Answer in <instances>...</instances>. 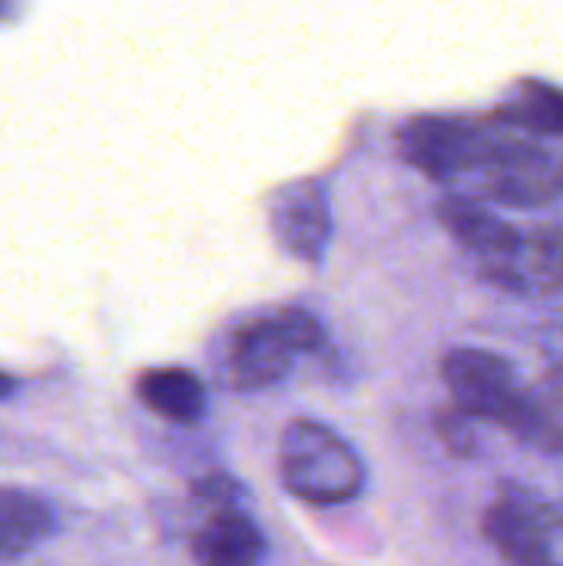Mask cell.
<instances>
[{"label": "cell", "instance_id": "1", "mask_svg": "<svg viewBox=\"0 0 563 566\" xmlns=\"http://www.w3.org/2000/svg\"><path fill=\"white\" fill-rule=\"evenodd\" d=\"M405 159L438 182H471L475 199L544 209L563 199V153L504 116H421L402 129Z\"/></svg>", "mask_w": 563, "mask_h": 566}, {"label": "cell", "instance_id": "4", "mask_svg": "<svg viewBox=\"0 0 563 566\" xmlns=\"http://www.w3.org/2000/svg\"><path fill=\"white\" fill-rule=\"evenodd\" d=\"M441 378L458 411L478 424H494L524 444L531 441V388L521 385L508 358L484 348H451L441 358Z\"/></svg>", "mask_w": 563, "mask_h": 566}, {"label": "cell", "instance_id": "2", "mask_svg": "<svg viewBox=\"0 0 563 566\" xmlns=\"http://www.w3.org/2000/svg\"><path fill=\"white\" fill-rule=\"evenodd\" d=\"M438 219L455 242L471 255L478 275L511 295L548 298L563 295V232L561 226L521 229L475 196H448Z\"/></svg>", "mask_w": 563, "mask_h": 566}, {"label": "cell", "instance_id": "8", "mask_svg": "<svg viewBox=\"0 0 563 566\" xmlns=\"http://www.w3.org/2000/svg\"><path fill=\"white\" fill-rule=\"evenodd\" d=\"M275 235L302 262H319L329 245L332 216L319 186H295L275 202Z\"/></svg>", "mask_w": 563, "mask_h": 566}, {"label": "cell", "instance_id": "9", "mask_svg": "<svg viewBox=\"0 0 563 566\" xmlns=\"http://www.w3.org/2000/svg\"><path fill=\"white\" fill-rule=\"evenodd\" d=\"M56 531V511L46 497L20 488H0V564L40 551Z\"/></svg>", "mask_w": 563, "mask_h": 566}, {"label": "cell", "instance_id": "11", "mask_svg": "<svg viewBox=\"0 0 563 566\" xmlns=\"http://www.w3.org/2000/svg\"><path fill=\"white\" fill-rule=\"evenodd\" d=\"M435 434L445 444V451L455 458H475L478 454V421L468 418L465 411H458L455 405L441 408L435 415Z\"/></svg>", "mask_w": 563, "mask_h": 566}, {"label": "cell", "instance_id": "5", "mask_svg": "<svg viewBox=\"0 0 563 566\" xmlns=\"http://www.w3.org/2000/svg\"><path fill=\"white\" fill-rule=\"evenodd\" d=\"M295 342L279 312L242 322L226 345V378L236 391H262L279 385L295 365Z\"/></svg>", "mask_w": 563, "mask_h": 566}, {"label": "cell", "instance_id": "6", "mask_svg": "<svg viewBox=\"0 0 563 566\" xmlns=\"http://www.w3.org/2000/svg\"><path fill=\"white\" fill-rule=\"evenodd\" d=\"M544 501L528 491H501L481 517V534L511 566H538L544 551Z\"/></svg>", "mask_w": 563, "mask_h": 566}, {"label": "cell", "instance_id": "3", "mask_svg": "<svg viewBox=\"0 0 563 566\" xmlns=\"http://www.w3.org/2000/svg\"><path fill=\"white\" fill-rule=\"evenodd\" d=\"M279 478L295 501L312 507H342L368 484L358 451L338 431L319 421H292L282 431Z\"/></svg>", "mask_w": 563, "mask_h": 566}, {"label": "cell", "instance_id": "7", "mask_svg": "<svg viewBox=\"0 0 563 566\" xmlns=\"http://www.w3.org/2000/svg\"><path fill=\"white\" fill-rule=\"evenodd\" d=\"M265 537L239 507H216L192 537V566H262Z\"/></svg>", "mask_w": 563, "mask_h": 566}, {"label": "cell", "instance_id": "12", "mask_svg": "<svg viewBox=\"0 0 563 566\" xmlns=\"http://www.w3.org/2000/svg\"><path fill=\"white\" fill-rule=\"evenodd\" d=\"M13 391H17V381H13L7 371H0V401H3V398H10Z\"/></svg>", "mask_w": 563, "mask_h": 566}, {"label": "cell", "instance_id": "10", "mask_svg": "<svg viewBox=\"0 0 563 566\" xmlns=\"http://www.w3.org/2000/svg\"><path fill=\"white\" fill-rule=\"evenodd\" d=\"M136 395L139 401L173 421V424H196L202 421L209 398H206V385L186 371V368H149L136 378Z\"/></svg>", "mask_w": 563, "mask_h": 566}]
</instances>
